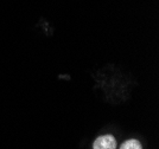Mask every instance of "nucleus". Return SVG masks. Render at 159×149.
<instances>
[{"label":"nucleus","instance_id":"1","mask_svg":"<svg viewBox=\"0 0 159 149\" xmlns=\"http://www.w3.org/2000/svg\"><path fill=\"white\" fill-rule=\"evenodd\" d=\"M116 140L112 135H103L98 137L93 144V149H115Z\"/></svg>","mask_w":159,"mask_h":149},{"label":"nucleus","instance_id":"2","mask_svg":"<svg viewBox=\"0 0 159 149\" xmlns=\"http://www.w3.org/2000/svg\"><path fill=\"white\" fill-rule=\"evenodd\" d=\"M120 149H143V147L138 140H128L121 144Z\"/></svg>","mask_w":159,"mask_h":149}]
</instances>
